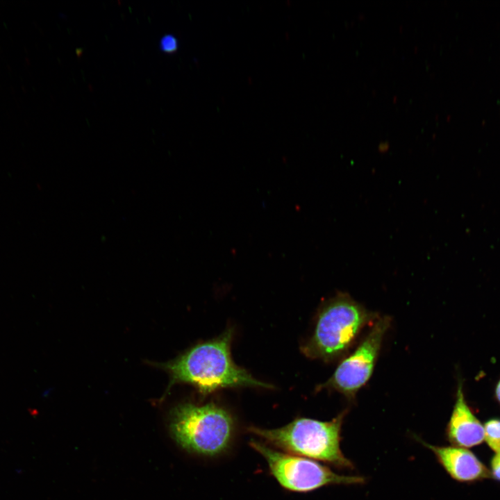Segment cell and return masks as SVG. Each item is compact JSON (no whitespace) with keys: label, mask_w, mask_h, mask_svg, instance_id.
I'll return each mask as SVG.
<instances>
[{"label":"cell","mask_w":500,"mask_h":500,"mask_svg":"<svg viewBox=\"0 0 500 500\" xmlns=\"http://www.w3.org/2000/svg\"><path fill=\"white\" fill-rule=\"evenodd\" d=\"M446 433L449 441L457 447H472L484 440V426L467 404L460 385Z\"/></svg>","instance_id":"obj_8"},{"label":"cell","mask_w":500,"mask_h":500,"mask_svg":"<svg viewBox=\"0 0 500 500\" xmlns=\"http://www.w3.org/2000/svg\"><path fill=\"white\" fill-rule=\"evenodd\" d=\"M390 324V317H378L356 349L340 362L333 375L317 390L336 391L349 400H353L372 375Z\"/></svg>","instance_id":"obj_6"},{"label":"cell","mask_w":500,"mask_h":500,"mask_svg":"<svg viewBox=\"0 0 500 500\" xmlns=\"http://www.w3.org/2000/svg\"><path fill=\"white\" fill-rule=\"evenodd\" d=\"M420 442L434 453L445 471L458 481L472 482L490 476L487 467L467 448L434 446L422 440Z\"/></svg>","instance_id":"obj_7"},{"label":"cell","mask_w":500,"mask_h":500,"mask_svg":"<svg viewBox=\"0 0 500 500\" xmlns=\"http://www.w3.org/2000/svg\"><path fill=\"white\" fill-rule=\"evenodd\" d=\"M169 429L174 440L185 451L215 457L232 445L235 424L232 415L217 403H184L171 410Z\"/></svg>","instance_id":"obj_4"},{"label":"cell","mask_w":500,"mask_h":500,"mask_svg":"<svg viewBox=\"0 0 500 500\" xmlns=\"http://www.w3.org/2000/svg\"><path fill=\"white\" fill-rule=\"evenodd\" d=\"M496 397L500 403V381L496 387Z\"/></svg>","instance_id":"obj_12"},{"label":"cell","mask_w":500,"mask_h":500,"mask_svg":"<svg viewBox=\"0 0 500 500\" xmlns=\"http://www.w3.org/2000/svg\"><path fill=\"white\" fill-rule=\"evenodd\" d=\"M378 317L349 294L339 293L319 309L311 336L301 346L305 356L331 362L344 355L361 331Z\"/></svg>","instance_id":"obj_3"},{"label":"cell","mask_w":500,"mask_h":500,"mask_svg":"<svg viewBox=\"0 0 500 500\" xmlns=\"http://www.w3.org/2000/svg\"><path fill=\"white\" fill-rule=\"evenodd\" d=\"M160 47L166 53H173L178 49V41L173 35H165L160 39Z\"/></svg>","instance_id":"obj_10"},{"label":"cell","mask_w":500,"mask_h":500,"mask_svg":"<svg viewBox=\"0 0 500 500\" xmlns=\"http://www.w3.org/2000/svg\"><path fill=\"white\" fill-rule=\"evenodd\" d=\"M484 426V440L496 453H500V419L488 420Z\"/></svg>","instance_id":"obj_9"},{"label":"cell","mask_w":500,"mask_h":500,"mask_svg":"<svg viewBox=\"0 0 500 500\" xmlns=\"http://www.w3.org/2000/svg\"><path fill=\"white\" fill-rule=\"evenodd\" d=\"M491 473L495 479L500 481V453H496L491 460Z\"/></svg>","instance_id":"obj_11"},{"label":"cell","mask_w":500,"mask_h":500,"mask_svg":"<svg viewBox=\"0 0 500 500\" xmlns=\"http://www.w3.org/2000/svg\"><path fill=\"white\" fill-rule=\"evenodd\" d=\"M232 339V329H226L219 336L199 343L173 360L161 364L170 375L167 390L176 383H185L206 396L224 388H272L235 364L231 354Z\"/></svg>","instance_id":"obj_1"},{"label":"cell","mask_w":500,"mask_h":500,"mask_svg":"<svg viewBox=\"0 0 500 500\" xmlns=\"http://www.w3.org/2000/svg\"><path fill=\"white\" fill-rule=\"evenodd\" d=\"M347 410L331 421L299 417L278 428L248 427L249 432L288 453L322 461L340 469H353L340 448L341 430Z\"/></svg>","instance_id":"obj_2"},{"label":"cell","mask_w":500,"mask_h":500,"mask_svg":"<svg viewBox=\"0 0 500 500\" xmlns=\"http://www.w3.org/2000/svg\"><path fill=\"white\" fill-rule=\"evenodd\" d=\"M249 444L265 458L272 475L288 490L308 492L329 485L365 483L363 477L336 474L316 460L278 451L262 442L251 441Z\"/></svg>","instance_id":"obj_5"}]
</instances>
